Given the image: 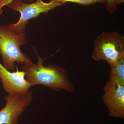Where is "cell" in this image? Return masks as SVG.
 I'll use <instances>...</instances> for the list:
<instances>
[{"mask_svg":"<svg viewBox=\"0 0 124 124\" xmlns=\"http://www.w3.org/2000/svg\"><path fill=\"white\" fill-rule=\"evenodd\" d=\"M14 0H0V15L2 13V8L3 7L8 6L13 2ZM29 2H33L35 1V0H28Z\"/></svg>","mask_w":124,"mask_h":124,"instance_id":"obj_11","label":"cell"},{"mask_svg":"<svg viewBox=\"0 0 124 124\" xmlns=\"http://www.w3.org/2000/svg\"><path fill=\"white\" fill-rule=\"evenodd\" d=\"M4 107L0 111V124H18V118L31 104V92L8 94L4 97Z\"/></svg>","mask_w":124,"mask_h":124,"instance_id":"obj_5","label":"cell"},{"mask_svg":"<svg viewBox=\"0 0 124 124\" xmlns=\"http://www.w3.org/2000/svg\"><path fill=\"white\" fill-rule=\"evenodd\" d=\"M91 57L95 61L104 60L110 66L124 57V36L117 32H103L95 39Z\"/></svg>","mask_w":124,"mask_h":124,"instance_id":"obj_3","label":"cell"},{"mask_svg":"<svg viewBox=\"0 0 124 124\" xmlns=\"http://www.w3.org/2000/svg\"><path fill=\"white\" fill-rule=\"evenodd\" d=\"M110 67L109 80L124 86V57L120 59L115 65Z\"/></svg>","mask_w":124,"mask_h":124,"instance_id":"obj_8","label":"cell"},{"mask_svg":"<svg viewBox=\"0 0 124 124\" xmlns=\"http://www.w3.org/2000/svg\"><path fill=\"white\" fill-rule=\"evenodd\" d=\"M23 71L16 68L15 72H11L0 63V79L3 89L8 94L23 93L29 91L31 85L25 79Z\"/></svg>","mask_w":124,"mask_h":124,"instance_id":"obj_7","label":"cell"},{"mask_svg":"<svg viewBox=\"0 0 124 124\" xmlns=\"http://www.w3.org/2000/svg\"><path fill=\"white\" fill-rule=\"evenodd\" d=\"M26 43V33L16 34L8 26H0V54L3 66L7 70H14L16 62L22 64L32 62L20 49V46Z\"/></svg>","mask_w":124,"mask_h":124,"instance_id":"obj_2","label":"cell"},{"mask_svg":"<svg viewBox=\"0 0 124 124\" xmlns=\"http://www.w3.org/2000/svg\"><path fill=\"white\" fill-rule=\"evenodd\" d=\"M105 8L110 14H114L117 10V6L114 4V0H106Z\"/></svg>","mask_w":124,"mask_h":124,"instance_id":"obj_10","label":"cell"},{"mask_svg":"<svg viewBox=\"0 0 124 124\" xmlns=\"http://www.w3.org/2000/svg\"><path fill=\"white\" fill-rule=\"evenodd\" d=\"M124 0H114V4L116 6L124 3Z\"/></svg>","mask_w":124,"mask_h":124,"instance_id":"obj_12","label":"cell"},{"mask_svg":"<svg viewBox=\"0 0 124 124\" xmlns=\"http://www.w3.org/2000/svg\"><path fill=\"white\" fill-rule=\"evenodd\" d=\"M35 51L38 62L36 63H25L22 67L26 79L31 86L41 85L56 91L63 90L69 93L74 92L73 84L65 70L54 65L44 66L43 59Z\"/></svg>","mask_w":124,"mask_h":124,"instance_id":"obj_1","label":"cell"},{"mask_svg":"<svg viewBox=\"0 0 124 124\" xmlns=\"http://www.w3.org/2000/svg\"><path fill=\"white\" fill-rule=\"evenodd\" d=\"M65 4L55 1L45 2L42 0H36L35 2L27 4L22 0H14L7 6L12 10L19 12L20 16L18 22L11 23L8 26L16 34L25 33L29 20L37 17L41 14L48 13L56 7Z\"/></svg>","mask_w":124,"mask_h":124,"instance_id":"obj_4","label":"cell"},{"mask_svg":"<svg viewBox=\"0 0 124 124\" xmlns=\"http://www.w3.org/2000/svg\"><path fill=\"white\" fill-rule=\"evenodd\" d=\"M103 102L107 107L111 116H124V86L108 80L103 88Z\"/></svg>","mask_w":124,"mask_h":124,"instance_id":"obj_6","label":"cell"},{"mask_svg":"<svg viewBox=\"0 0 124 124\" xmlns=\"http://www.w3.org/2000/svg\"><path fill=\"white\" fill-rule=\"evenodd\" d=\"M49 1H55L56 2H61L66 4L67 2H71L77 3L79 4L88 6L90 5L101 3L105 4L106 0H48Z\"/></svg>","mask_w":124,"mask_h":124,"instance_id":"obj_9","label":"cell"}]
</instances>
